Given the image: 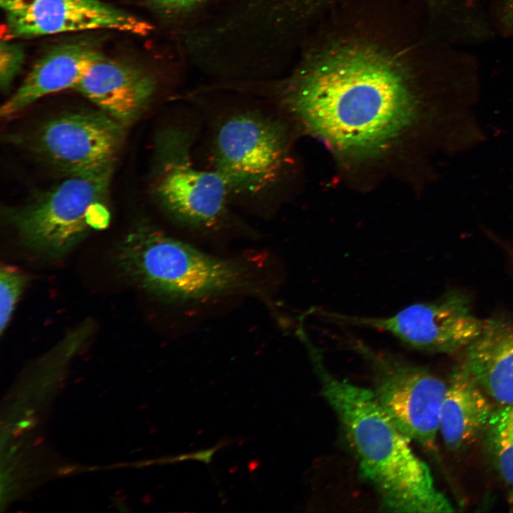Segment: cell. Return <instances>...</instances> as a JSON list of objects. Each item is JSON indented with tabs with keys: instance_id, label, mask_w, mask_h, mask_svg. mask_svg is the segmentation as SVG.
I'll return each mask as SVG.
<instances>
[{
	"instance_id": "cell-12",
	"label": "cell",
	"mask_w": 513,
	"mask_h": 513,
	"mask_svg": "<svg viewBox=\"0 0 513 513\" xmlns=\"http://www.w3.org/2000/svg\"><path fill=\"white\" fill-rule=\"evenodd\" d=\"M103 57L86 43L55 47L33 65L16 92L2 105L1 115L11 118L45 95L75 88L88 68Z\"/></svg>"
},
{
	"instance_id": "cell-4",
	"label": "cell",
	"mask_w": 513,
	"mask_h": 513,
	"mask_svg": "<svg viewBox=\"0 0 513 513\" xmlns=\"http://www.w3.org/2000/svg\"><path fill=\"white\" fill-rule=\"evenodd\" d=\"M195 131L172 124L160 130L150 172L151 195L172 220L196 230L222 228L229 217L227 188L217 172L197 165L192 155Z\"/></svg>"
},
{
	"instance_id": "cell-8",
	"label": "cell",
	"mask_w": 513,
	"mask_h": 513,
	"mask_svg": "<svg viewBox=\"0 0 513 513\" xmlns=\"http://www.w3.org/2000/svg\"><path fill=\"white\" fill-rule=\"evenodd\" d=\"M321 316L336 323L386 332L411 348L438 353L463 350L482 333L486 322L473 313L467 296L455 291L385 317L330 311H321Z\"/></svg>"
},
{
	"instance_id": "cell-21",
	"label": "cell",
	"mask_w": 513,
	"mask_h": 513,
	"mask_svg": "<svg viewBox=\"0 0 513 513\" xmlns=\"http://www.w3.org/2000/svg\"><path fill=\"white\" fill-rule=\"evenodd\" d=\"M16 0H0L1 7L5 10Z\"/></svg>"
},
{
	"instance_id": "cell-14",
	"label": "cell",
	"mask_w": 513,
	"mask_h": 513,
	"mask_svg": "<svg viewBox=\"0 0 513 513\" xmlns=\"http://www.w3.org/2000/svg\"><path fill=\"white\" fill-rule=\"evenodd\" d=\"M489 397L461 367L447 383L439 432L447 446L456 450L473 442L487 430L495 411Z\"/></svg>"
},
{
	"instance_id": "cell-22",
	"label": "cell",
	"mask_w": 513,
	"mask_h": 513,
	"mask_svg": "<svg viewBox=\"0 0 513 513\" xmlns=\"http://www.w3.org/2000/svg\"><path fill=\"white\" fill-rule=\"evenodd\" d=\"M22 433H23V429L20 428H18L13 432V435L14 437H18L20 435H21Z\"/></svg>"
},
{
	"instance_id": "cell-19",
	"label": "cell",
	"mask_w": 513,
	"mask_h": 513,
	"mask_svg": "<svg viewBox=\"0 0 513 513\" xmlns=\"http://www.w3.org/2000/svg\"><path fill=\"white\" fill-rule=\"evenodd\" d=\"M77 468L76 465H67L59 468L57 471V475L59 476H66L73 473Z\"/></svg>"
},
{
	"instance_id": "cell-2",
	"label": "cell",
	"mask_w": 513,
	"mask_h": 513,
	"mask_svg": "<svg viewBox=\"0 0 513 513\" xmlns=\"http://www.w3.org/2000/svg\"><path fill=\"white\" fill-rule=\"evenodd\" d=\"M306 346L322 393L355 452L361 475L376 491L382 507L396 512L455 511L373 390L336 377L325 366L319 349L311 342Z\"/></svg>"
},
{
	"instance_id": "cell-1",
	"label": "cell",
	"mask_w": 513,
	"mask_h": 513,
	"mask_svg": "<svg viewBox=\"0 0 513 513\" xmlns=\"http://www.w3.org/2000/svg\"><path fill=\"white\" fill-rule=\"evenodd\" d=\"M286 105L309 133L338 150L358 155L387 145L419 111L399 70L364 49L323 59L297 83Z\"/></svg>"
},
{
	"instance_id": "cell-6",
	"label": "cell",
	"mask_w": 513,
	"mask_h": 513,
	"mask_svg": "<svg viewBox=\"0 0 513 513\" xmlns=\"http://www.w3.org/2000/svg\"><path fill=\"white\" fill-rule=\"evenodd\" d=\"M284 125L260 110L242 109L214 125L209 167L223 180L231 197H268L281 179L288 158Z\"/></svg>"
},
{
	"instance_id": "cell-15",
	"label": "cell",
	"mask_w": 513,
	"mask_h": 513,
	"mask_svg": "<svg viewBox=\"0 0 513 513\" xmlns=\"http://www.w3.org/2000/svg\"><path fill=\"white\" fill-rule=\"evenodd\" d=\"M487 443L495 466L513 488V405L494 412L487 428Z\"/></svg>"
},
{
	"instance_id": "cell-10",
	"label": "cell",
	"mask_w": 513,
	"mask_h": 513,
	"mask_svg": "<svg viewBox=\"0 0 513 513\" xmlns=\"http://www.w3.org/2000/svg\"><path fill=\"white\" fill-rule=\"evenodd\" d=\"M5 11L15 37L92 29L145 35L150 30L146 22L99 0H16Z\"/></svg>"
},
{
	"instance_id": "cell-24",
	"label": "cell",
	"mask_w": 513,
	"mask_h": 513,
	"mask_svg": "<svg viewBox=\"0 0 513 513\" xmlns=\"http://www.w3.org/2000/svg\"><path fill=\"white\" fill-rule=\"evenodd\" d=\"M33 412H34L33 410H28L26 413V415L27 416H31L33 413Z\"/></svg>"
},
{
	"instance_id": "cell-16",
	"label": "cell",
	"mask_w": 513,
	"mask_h": 513,
	"mask_svg": "<svg viewBox=\"0 0 513 513\" xmlns=\"http://www.w3.org/2000/svg\"><path fill=\"white\" fill-rule=\"evenodd\" d=\"M28 281V276L19 269L4 265L0 271V332L6 328L15 305Z\"/></svg>"
},
{
	"instance_id": "cell-7",
	"label": "cell",
	"mask_w": 513,
	"mask_h": 513,
	"mask_svg": "<svg viewBox=\"0 0 513 513\" xmlns=\"http://www.w3.org/2000/svg\"><path fill=\"white\" fill-rule=\"evenodd\" d=\"M347 342L372 370L378 401L410 440L434 450L447 383L424 368L354 337Z\"/></svg>"
},
{
	"instance_id": "cell-18",
	"label": "cell",
	"mask_w": 513,
	"mask_h": 513,
	"mask_svg": "<svg viewBox=\"0 0 513 513\" xmlns=\"http://www.w3.org/2000/svg\"><path fill=\"white\" fill-rule=\"evenodd\" d=\"M162 6L169 8H184L192 6L201 0H155Z\"/></svg>"
},
{
	"instance_id": "cell-20",
	"label": "cell",
	"mask_w": 513,
	"mask_h": 513,
	"mask_svg": "<svg viewBox=\"0 0 513 513\" xmlns=\"http://www.w3.org/2000/svg\"><path fill=\"white\" fill-rule=\"evenodd\" d=\"M33 419H28V420H21L18 424L17 427L22 428V429H28V428H32L34 426V423L33 422Z\"/></svg>"
},
{
	"instance_id": "cell-5",
	"label": "cell",
	"mask_w": 513,
	"mask_h": 513,
	"mask_svg": "<svg viewBox=\"0 0 513 513\" xmlns=\"http://www.w3.org/2000/svg\"><path fill=\"white\" fill-rule=\"evenodd\" d=\"M114 165L68 175L5 217L30 248L61 256L92 230L107 226L105 207Z\"/></svg>"
},
{
	"instance_id": "cell-23",
	"label": "cell",
	"mask_w": 513,
	"mask_h": 513,
	"mask_svg": "<svg viewBox=\"0 0 513 513\" xmlns=\"http://www.w3.org/2000/svg\"><path fill=\"white\" fill-rule=\"evenodd\" d=\"M43 439L42 437H38L36 440V442H34V445H38L41 444L43 442Z\"/></svg>"
},
{
	"instance_id": "cell-17",
	"label": "cell",
	"mask_w": 513,
	"mask_h": 513,
	"mask_svg": "<svg viewBox=\"0 0 513 513\" xmlns=\"http://www.w3.org/2000/svg\"><path fill=\"white\" fill-rule=\"evenodd\" d=\"M24 51L17 45L1 41L0 50V83L6 90L19 73L24 62Z\"/></svg>"
},
{
	"instance_id": "cell-13",
	"label": "cell",
	"mask_w": 513,
	"mask_h": 513,
	"mask_svg": "<svg viewBox=\"0 0 513 513\" xmlns=\"http://www.w3.org/2000/svg\"><path fill=\"white\" fill-rule=\"evenodd\" d=\"M459 365L502 406L513 405V321L486 319Z\"/></svg>"
},
{
	"instance_id": "cell-9",
	"label": "cell",
	"mask_w": 513,
	"mask_h": 513,
	"mask_svg": "<svg viewBox=\"0 0 513 513\" xmlns=\"http://www.w3.org/2000/svg\"><path fill=\"white\" fill-rule=\"evenodd\" d=\"M125 128L100 110L63 113L36 130L31 148L67 175L80 174L114 165Z\"/></svg>"
},
{
	"instance_id": "cell-3",
	"label": "cell",
	"mask_w": 513,
	"mask_h": 513,
	"mask_svg": "<svg viewBox=\"0 0 513 513\" xmlns=\"http://www.w3.org/2000/svg\"><path fill=\"white\" fill-rule=\"evenodd\" d=\"M117 262L135 284L167 301L185 303L257 290L247 262L218 257L148 225L128 234Z\"/></svg>"
},
{
	"instance_id": "cell-11",
	"label": "cell",
	"mask_w": 513,
	"mask_h": 513,
	"mask_svg": "<svg viewBox=\"0 0 513 513\" xmlns=\"http://www.w3.org/2000/svg\"><path fill=\"white\" fill-rule=\"evenodd\" d=\"M74 88L126 127L147 108L156 89V81L134 66L103 57L88 68Z\"/></svg>"
}]
</instances>
